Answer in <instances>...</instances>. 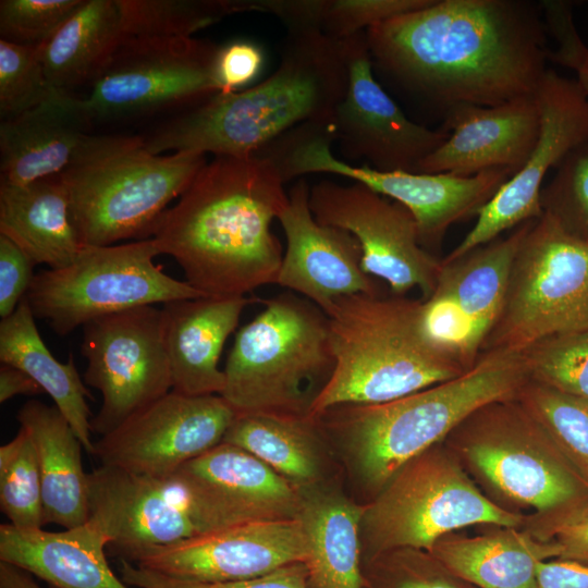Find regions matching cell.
<instances>
[{
	"mask_svg": "<svg viewBox=\"0 0 588 588\" xmlns=\"http://www.w3.org/2000/svg\"><path fill=\"white\" fill-rule=\"evenodd\" d=\"M546 34L540 2L528 0H430L365 30L373 69L444 115L534 95Z\"/></svg>",
	"mask_w": 588,
	"mask_h": 588,
	"instance_id": "6da1fadb",
	"label": "cell"
},
{
	"mask_svg": "<svg viewBox=\"0 0 588 588\" xmlns=\"http://www.w3.org/2000/svg\"><path fill=\"white\" fill-rule=\"evenodd\" d=\"M284 183L264 155L216 156L150 236L205 296H246L277 283L283 253L271 223L289 204Z\"/></svg>",
	"mask_w": 588,
	"mask_h": 588,
	"instance_id": "7a4b0ae2",
	"label": "cell"
},
{
	"mask_svg": "<svg viewBox=\"0 0 588 588\" xmlns=\"http://www.w3.org/2000/svg\"><path fill=\"white\" fill-rule=\"evenodd\" d=\"M346 84L340 40L317 27H287L280 64L269 77L182 111L143 136L145 147L156 155H258L296 128L328 126Z\"/></svg>",
	"mask_w": 588,
	"mask_h": 588,
	"instance_id": "3957f363",
	"label": "cell"
},
{
	"mask_svg": "<svg viewBox=\"0 0 588 588\" xmlns=\"http://www.w3.org/2000/svg\"><path fill=\"white\" fill-rule=\"evenodd\" d=\"M529 380L522 353L486 352L451 380L384 403L332 406L315 418L360 485L378 494L405 463L478 408L515 397Z\"/></svg>",
	"mask_w": 588,
	"mask_h": 588,
	"instance_id": "277c9868",
	"label": "cell"
},
{
	"mask_svg": "<svg viewBox=\"0 0 588 588\" xmlns=\"http://www.w3.org/2000/svg\"><path fill=\"white\" fill-rule=\"evenodd\" d=\"M420 301L354 294L323 311L335 365L311 417L342 404L384 403L466 372L437 351L419 327Z\"/></svg>",
	"mask_w": 588,
	"mask_h": 588,
	"instance_id": "5b68a950",
	"label": "cell"
},
{
	"mask_svg": "<svg viewBox=\"0 0 588 588\" xmlns=\"http://www.w3.org/2000/svg\"><path fill=\"white\" fill-rule=\"evenodd\" d=\"M207 163L203 154L156 155L143 136L88 134L59 174L83 246L148 236Z\"/></svg>",
	"mask_w": 588,
	"mask_h": 588,
	"instance_id": "8992f818",
	"label": "cell"
},
{
	"mask_svg": "<svg viewBox=\"0 0 588 588\" xmlns=\"http://www.w3.org/2000/svg\"><path fill=\"white\" fill-rule=\"evenodd\" d=\"M261 302L235 335L220 396L236 415L311 417L335 365L327 315L291 291Z\"/></svg>",
	"mask_w": 588,
	"mask_h": 588,
	"instance_id": "52a82bcc",
	"label": "cell"
},
{
	"mask_svg": "<svg viewBox=\"0 0 588 588\" xmlns=\"http://www.w3.org/2000/svg\"><path fill=\"white\" fill-rule=\"evenodd\" d=\"M530 518L486 497L439 443L405 463L365 504L362 563L397 549L429 552L439 539L466 526L522 528Z\"/></svg>",
	"mask_w": 588,
	"mask_h": 588,
	"instance_id": "ba28073f",
	"label": "cell"
},
{
	"mask_svg": "<svg viewBox=\"0 0 588 588\" xmlns=\"http://www.w3.org/2000/svg\"><path fill=\"white\" fill-rule=\"evenodd\" d=\"M444 442L494 494L535 510L536 518L588 499V487L516 397L478 408Z\"/></svg>",
	"mask_w": 588,
	"mask_h": 588,
	"instance_id": "9c48e42d",
	"label": "cell"
},
{
	"mask_svg": "<svg viewBox=\"0 0 588 588\" xmlns=\"http://www.w3.org/2000/svg\"><path fill=\"white\" fill-rule=\"evenodd\" d=\"M154 238L83 246L69 265L36 273L26 298L36 318L65 336L105 316L142 306L205 296L154 262Z\"/></svg>",
	"mask_w": 588,
	"mask_h": 588,
	"instance_id": "30bf717a",
	"label": "cell"
},
{
	"mask_svg": "<svg viewBox=\"0 0 588 588\" xmlns=\"http://www.w3.org/2000/svg\"><path fill=\"white\" fill-rule=\"evenodd\" d=\"M586 328L588 242L543 211L518 247L501 315L482 353H520L547 336Z\"/></svg>",
	"mask_w": 588,
	"mask_h": 588,
	"instance_id": "8fae6325",
	"label": "cell"
},
{
	"mask_svg": "<svg viewBox=\"0 0 588 588\" xmlns=\"http://www.w3.org/2000/svg\"><path fill=\"white\" fill-rule=\"evenodd\" d=\"M333 142L332 135L323 128L308 127L287 135L274 152L284 181L307 173H331L363 184L412 213L419 242L428 252L441 244L453 223L476 216L514 174L506 169L474 175L379 171L336 159L331 151Z\"/></svg>",
	"mask_w": 588,
	"mask_h": 588,
	"instance_id": "7c38bea8",
	"label": "cell"
},
{
	"mask_svg": "<svg viewBox=\"0 0 588 588\" xmlns=\"http://www.w3.org/2000/svg\"><path fill=\"white\" fill-rule=\"evenodd\" d=\"M219 46L195 37H123L84 98L93 121L191 109L219 94Z\"/></svg>",
	"mask_w": 588,
	"mask_h": 588,
	"instance_id": "4fadbf2b",
	"label": "cell"
},
{
	"mask_svg": "<svg viewBox=\"0 0 588 588\" xmlns=\"http://www.w3.org/2000/svg\"><path fill=\"white\" fill-rule=\"evenodd\" d=\"M85 384L101 393L91 418L100 437L172 390L161 309L142 306L83 326Z\"/></svg>",
	"mask_w": 588,
	"mask_h": 588,
	"instance_id": "5bb4252c",
	"label": "cell"
},
{
	"mask_svg": "<svg viewBox=\"0 0 588 588\" xmlns=\"http://www.w3.org/2000/svg\"><path fill=\"white\" fill-rule=\"evenodd\" d=\"M531 221L505 238H495L452 261L442 260L432 294L419 299L422 336L465 371L480 358L499 320L512 265Z\"/></svg>",
	"mask_w": 588,
	"mask_h": 588,
	"instance_id": "9a60e30c",
	"label": "cell"
},
{
	"mask_svg": "<svg viewBox=\"0 0 588 588\" xmlns=\"http://www.w3.org/2000/svg\"><path fill=\"white\" fill-rule=\"evenodd\" d=\"M315 219L350 232L362 248V268L383 280L394 295L416 287L421 301L433 292L442 260L419 242L412 213L367 186L320 181L309 189Z\"/></svg>",
	"mask_w": 588,
	"mask_h": 588,
	"instance_id": "2e32d148",
	"label": "cell"
},
{
	"mask_svg": "<svg viewBox=\"0 0 588 588\" xmlns=\"http://www.w3.org/2000/svg\"><path fill=\"white\" fill-rule=\"evenodd\" d=\"M535 97L540 111L537 142L523 167L477 212V221L442 260L452 261L512 228L543 215L540 201L548 171L573 149L588 144V96L575 79L548 69Z\"/></svg>",
	"mask_w": 588,
	"mask_h": 588,
	"instance_id": "e0dca14e",
	"label": "cell"
},
{
	"mask_svg": "<svg viewBox=\"0 0 588 588\" xmlns=\"http://www.w3.org/2000/svg\"><path fill=\"white\" fill-rule=\"evenodd\" d=\"M235 412L220 395L170 391L94 444L101 465L169 480L185 463L220 444Z\"/></svg>",
	"mask_w": 588,
	"mask_h": 588,
	"instance_id": "ac0fdd59",
	"label": "cell"
},
{
	"mask_svg": "<svg viewBox=\"0 0 588 588\" xmlns=\"http://www.w3.org/2000/svg\"><path fill=\"white\" fill-rule=\"evenodd\" d=\"M347 68L343 99L330 121L344 155L379 171L416 172L448 137L408 119L373 75L365 32L338 39Z\"/></svg>",
	"mask_w": 588,
	"mask_h": 588,
	"instance_id": "d6986e66",
	"label": "cell"
},
{
	"mask_svg": "<svg viewBox=\"0 0 588 588\" xmlns=\"http://www.w3.org/2000/svg\"><path fill=\"white\" fill-rule=\"evenodd\" d=\"M183 494L198 534L256 520L298 518L302 489L262 461L221 442L169 479Z\"/></svg>",
	"mask_w": 588,
	"mask_h": 588,
	"instance_id": "ffe728a7",
	"label": "cell"
},
{
	"mask_svg": "<svg viewBox=\"0 0 588 588\" xmlns=\"http://www.w3.org/2000/svg\"><path fill=\"white\" fill-rule=\"evenodd\" d=\"M307 555L306 535L296 518L235 524L140 551L127 561L175 579L223 583L305 563Z\"/></svg>",
	"mask_w": 588,
	"mask_h": 588,
	"instance_id": "44dd1931",
	"label": "cell"
},
{
	"mask_svg": "<svg viewBox=\"0 0 588 588\" xmlns=\"http://www.w3.org/2000/svg\"><path fill=\"white\" fill-rule=\"evenodd\" d=\"M309 185L299 179L289 191V204L278 217L286 249L278 285L326 311L343 296L380 293L362 268V248L347 231L319 223L309 207Z\"/></svg>",
	"mask_w": 588,
	"mask_h": 588,
	"instance_id": "7402d4cb",
	"label": "cell"
},
{
	"mask_svg": "<svg viewBox=\"0 0 588 588\" xmlns=\"http://www.w3.org/2000/svg\"><path fill=\"white\" fill-rule=\"evenodd\" d=\"M89 519L121 560L195 535L180 489L118 467L100 465L88 473Z\"/></svg>",
	"mask_w": 588,
	"mask_h": 588,
	"instance_id": "603a6c76",
	"label": "cell"
},
{
	"mask_svg": "<svg viewBox=\"0 0 588 588\" xmlns=\"http://www.w3.org/2000/svg\"><path fill=\"white\" fill-rule=\"evenodd\" d=\"M446 139L417 167L419 173L474 175L506 169L516 173L539 135L534 95L492 107L462 105L445 114Z\"/></svg>",
	"mask_w": 588,
	"mask_h": 588,
	"instance_id": "cb8c5ba5",
	"label": "cell"
},
{
	"mask_svg": "<svg viewBox=\"0 0 588 588\" xmlns=\"http://www.w3.org/2000/svg\"><path fill=\"white\" fill-rule=\"evenodd\" d=\"M258 301L247 296H203L163 304L162 333L172 391L189 396L222 393L225 376L219 359L223 346L244 308Z\"/></svg>",
	"mask_w": 588,
	"mask_h": 588,
	"instance_id": "d4e9b609",
	"label": "cell"
},
{
	"mask_svg": "<svg viewBox=\"0 0 588 588\" xmlns=\"http://www.w3.org/2000/svg\"><path fill=\"white\" fill-rule=\"evenodd\" d=\"M94 121L86 102L56 89L45 101L0 124L1 183L26 185L59 175Z\"/></svg>",
	"mask_w": 588,
	"mask_h": 588,
	"instance_id": "484cf974",
	"label": "cell"
},
{
	"mask_svg": "<svg viewBox=\"0 0 588 588\" xmlns=\"http://www.w3.org/2000/svg\"><path fill=\"white\" fill-rule=\"evenodd\" d=\"M108 539L90 522L62 531L0 526V561L54 588H130L109 566Z\"/></svg>",
	"mask_w": 588,
	"mask_h": 588,
	"instance_id": "4316f807",
	"label": "cell"
},
{
	"mask_svg": "<svg viewBox=\"0 0 588 588\" xmlns=\"http://www.w3.org/2000/svg\"><path fill=\"white\" fill-rule=\"evenodd\" d=\"M29 433L39 466L45 523L64 529L88 522V474L82 462L83 444L56 406L30 400L16 416Z\"/></svg>",
	"mask_w": 588,
	"mask_h": 588,
	"instance_id": "83f0119b",
	"label": "cell"
},
{
	"mask_svg": "<svg viewBox=\"0 0 588 588\" xmlns=\"http://www.w3.org/2000/svg\"><path fill=\"white\" fill-rule=\"evenodd\" d=\"M428 553L476 588H537L539 564L559 559L561 547L529 529L500 527L475 537L446 535Z\"/></svg>",
	"mask_w": 588,
	"mask_h": 588,
	"instance_id": "f1b7e54d",
	"label": "cell"
},
{
	"mask_svg": "<svg viewBox=\"0 0 588 588\" xmlns=\"http://www.w3.org/2000/svg\"><path fill=\"white\" fill-rule=\"evenodd\" d=\"M298 519L308 555L307 588H363L359 505L328 486L302 489Z\"/></svg>",
	"mask_w": 588,
	"mask_h": 588,
	"instance_id": "f546056e",
	"label": "cell"
},
{
	"mask_svg": "<svg viewBox=\"0 0 588 588\" xmlns=\"http://www.w3.org/2000/svg\"><path fill=\"white\" fill-rule=\"evenodd\" d=\"M0 235L11 240L35 265L57 269L72 262L83 245L60 176L26 185L1 183Z\"/></svg>",
	"mask_w": 588,
	"mask_h": 588,
	"instance_id": "4dcf8cb0",
	"label": "cell"
},
{
	"mask_svg": "<svg viewBox=\"0 0 588 588\" xmlns=\"http://www.w3.org/2000/svg\"><path fill=\"white\" fill-rule=\"evenodd\" d=\"M26 296L0 322V360L27 373L53 400L81 440L93 454L91 417L87 404L90 393L83 382L73 356L57 360L42 341Z\"/></svg>",
	"mask_w": 588,
	"mask_h": 588,
	"instance_id": "1f68e13d",
	"label": "cell"
},
{
	"mask_svg": "<svg viewBox=\"0 0 588 588\" xmlns=\"http://www.w3.org/2000/svg\"><path fill=\"white\" fill-rule=\"evenodd\" d=\"M222 442L253 454L299 489L323 485L328 440L314 417L237 414Z\"/></svg>",
	"mask_w": 588,
	"mask_h": 588,
	"instance_id": "d6a6232c",
	"label": "cell"
},
{
	"mask_svg": "<svg viewBox=\"0 0 588 588\" xmlns=\"http://www.w3.org/2000/svg\"><path fill=\"white\" fill-rule=\"evenodd\" d=\"M123 37L117 0H82L51 38L39 47L49 84L64 91L91 85Z\"/></svg>",
	"mask_w": 588,
	"mask_h": 588,
	"instance_id": "836d02e7",
	"label": "cell"
},
{
	"mask_svg": "<svg viewBox=\"0 0 588 588\" xmlns=\"http://www.w3.org/2000/svg\"><path fill=\"white\" fill-rule=\"evenodd\" d=\"M124 37H193L224 17L256 11V0H117Z\"/></svg>",
	"mask_w": 588,
	"mask_h": 588,
	"instance_id": "e575fe53",
	"label": "cell"
},
{
	"mask_svg": "<svg viewBox=\"0 0 588 588\" xmlns=\"http://www.w3.org/2000/svg\"><path fill=\"white\" fill-rule=\"evenodd\" d=\"M516 400L540 424L588 487V400L529 380Z\"/></svg>",
	"mask_w": 588,
	"mask_h": 588,
	"instance_id": "d590c367",
	"label": "cell"
},
{
	"mask_svg": "<svg viewBox=\"0 0 588 588\" xmlns=\"http://www.w3.org/2000/svg\"><path fill=\"white\" fill-rule=\"evenodd\" d=\"M0 507L17 529L36 530L46 524L37 455L23 427L0 448Z\"/></svg>",
	"mask_w": 588,
	"mask_h": 588,
	"instance_id": "8d00e7d4",
	"label": "cell"
},
{
	"mask_svg": "<svg viewBox=\"0 0 588 588\" xmlns=\"http://www.w3.org/2000/svg\"><path fill=\"white\" fill-rule=\"evenodd\" d=\"M520 353L531 381L588 400V328L547 336Z\"/></svg>",
	"mask_w": 588,
	"mask_h": 588,
	"instance_id": "74e56055",
	"label": "cell"
},
{
	"mask_svg": "<svg viewBox=\"0 0 588 588\" xmlns=\"http://www.w3.org/2000/svg\"><path fill=\"white\" fill-rule=\"evenodd\" d=\"M363 588H475L424 550L397 549L363 562Z\"/></svg>",
	"mask_w": 588,
	"mask_h": 588,
	"instance_id": "f35d334b",
	"label": "cell"
},
{
	"mask_svg": "<svg viewBox=\"0 0 588 588\" xmlns=\"http://www.w3.org/2000/svg\"><path fill=\"white\" fill-rule=\"evenodd\" d=\"M57 88L45 74L39 47L0 39V115L12 119L45 101Z\"/></svg>",
	"mask_w": 588,
	"mask_h": 588,
	"instance_id": "ab89813d",
	"label": "cell"
},
{
	"mask_svg": "<svg viewBox=\"0 0 588 588\" xmlns=\"http://www.w3.org/2000/svg\"><path fill=\"white\" fill-rule=\"evenodd\" d=\"M542 187L540 201L569 234L588 242V144L573 149Z\"/></svg>",
	"mask_w": 588,
	"mask_h": 588,
	"instance_id": "60d3db41",
	"label": "cell"
},
{
	"mask_svg": "<svg viewBox=\"0 0 588 588\" xmlns=\"http://www.w3.org/2000/svg\"><path fill=\"white\" fill-rule=\"evenodd\" d=\"M430 0H315V24L343 39L427 5Z\"/></svg>",
	"mask_w": 588,
	"mask_h": 588,
	"instance_id": "b9f144b4",
	"label": "cell"
},
{
	"mask_svg": "<svg viewBox=\"0 0 588 588\" xmlns=\"http://www.w3.org/2000/svg\"><path fill=\"white\" fill-rule=\"evenodd\" d=\"M82 0H1L2 40L40 47L60 28Z\"/></svg>",
	"mask_w": 588,
	"mask_h": 588,
	"instance_id": "7bdbcfd3",
	"label": "cell"
},
{
	"mask_svg": "<svg viewBox=\"0 0 588 588\" xmlns=\"http://www.w3.org/2000/svg\"><path fill=\"white\" fill-rule=\"evenodd\" d=\"M121 579L135 588H307L305 563H293L267 575L234 581L200 583L171 578L121 560Z\"/></svg>",
	"mask_w": 588,
	"mask_h": 588,
	"instance_id": "ee69618b",
	"label": "cell"
},
{
	"mask_svg": "<svg viewBox=\"0 0 588 588\" xmlns=\"http://www.w3.org/2000/svg\"><path fill=\"white\" fill-rule=\"evenodd\" d=\"M540 5L547 32L551 34L558 45L556 49L547 50V59L575 72V81L588 96V46L576 28L573 2L542 0Z\"/></svg>",
	"mask_w": 588,
	"mask_h": 588,
	"instance_id": "f6af8a7d",
	"label": "cell"
},
{
	"mask_svg": "<svg viewBox=\"0 0 588 588\" xmlns=\"http://www.w3.org/2000/svg\"><path fill=\"white\" fill-rule=\"evenodd\" d=\"M528 524H531L529 530L536 537L559 543V559L588 566V499L549 518L531 516Z\"/></svg>",
	"mask_w": 588,
	"mask_h": 588,
	"instance_id": "bcb514c9",
	"label": "cell"
},
{
	"mask_svg": "<svg viewBox=\"0 0 588 588\" xmlns=\"http://www.w3.org/2000/svg\"><path fill=\"white\" fill-rule=\"evenodd\" d=\"M262 64V50L252 41L235 40L219 47L216 59L219 93L241 90L259 75Z\"/></svg>",
	"mask_w": 588,
	"mask_h": 588,
	"instance_id": "7dc6e473",
	"label": "cell"
},
{
	"mask_svg": "<svg viewBox=\"0 0 588 588\" xmlns=\"http://www.w3.org/2000/svg\"><path fill=\"white\" fill-rule=\"evenodd\" d=\"M35 262L11 240L0 235V316L9 317L26 296Z\"/></svg>",
	"mask_w": 588,
	"mask_h": 588,
	"instance_id": "c3c4849f",
	"label": "cell"
},
{
	"mask_svg": "<svg viewBox=\"0 0 588 588\" xmlns=\"http://www.w3.org/2000/svg\"><path fill=\"white\" fill-rule=\"evenodd\" d=\"M537 588H588V566L569 560L539 564Z\"/></svg>",
	"mask_w": 588,
	"mask_h": 588,
	"instance_id": "681fc988",
	"label": "cell"
},
{
	"mask_svg": "<svg viewBox=\"0 0 588 588\" xmlns=\"http://www.w3.org/2000/svg\"><path fill=\"white\" fill-rule=\"evenodd\" d=\"M42 393L40 387L21 369L1 364L0 367V402L4 403L11 397L24 394L36 395Z\"/></svg>",
	"mask_w": 588,
	"mask_h": 588,
	"instance_id": "f907efd6",
	"label": "cell"
},
{
	"mask_svg": "<svg viewBox=\"0 0 588 588\" xmlns=\"http://www.w3.org/2000/svg\"><path fill=\"white\" fill-rule=\"evenodd\" d=\"M0 588H42L28 572L0 561Z\"/></svg>",
	"mask_w": 588,
	"mask_h": 588,
	"instance_id": "816d5d0a",
	"label": "cell"
}]
</instances>
